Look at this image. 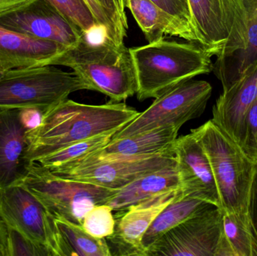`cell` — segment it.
Segmentation results:
<instances>
[{
	"instance_id": "7",
	"label": "cell",
	"mask_w": 257,
	"mask_h": 256,
	"mask_svg": "<svg viewBox=\"0 0 257 256\" xmlns=\"http://www.w3.org/2000/svg\"><path fill=\"white\" fill-rule=\"evenodd\" d=\"M212 93V87L205 81L183 83L156 98L152 105L133 121L116 132L112 140L145 133L164 127L181 126L200 117Z\"/></svg>"
},
{
	"instance_id": "22",
	"label": "cell",
	"mask_w": 257,
	"mask_h": 256,
	"mask_svg": "<svg viewBox=\"0 0 257 256\" xmlns=\"http://www.w3.org/2000/svg\"><path fill=\"white\" fill-rule=\"evenodd\" d=\"M213 207L215 206L199 198L184 196L181 193L160 212L145 232L142 240L145 256L148 248L169 230L189 218Z\"/></svg>"
},
{
	"instance_id": "34",
	"label": "cell",
	"mask_w": 257,
	"mask_h": 256,
	"mask_svg": "<svg viewBox=\"0 0 257 256\" xmlns=\"http://www.w3.org/2000/svg\"><path fill=\"white\" fill-rule=\"evenodd\" d=\"M31 0H0V15Z\"/></svg>"
},
{
	"instance_id": "25",
	"label": "cell",
	"mask_w": 257,
	"mask_h": 256,
	"mask_svg": "<svg viewBox=\"0 0 257 256\" xmlns=\"http://www.w3.org/2000/svg\"><path fill=\"white\" fill-rule=\"evenodd\" d=\"M223 227L235 256H257V235L248 218L223 211Z\"/></svg>"
},
{
	"instance_id": "5",
	"label": "cell",
	"mask_w": 257,
	"mask_h": 256,
	"mask_svg": "<svg viewBox=\"0 0 257 256\" xmlns=\"http://www.w3.org/2000/svg\"><path fill=\"white\" fill-rule=\"evenodd\" d=\"M53 66L6 71L0 78V109H36L45 114L71 93L87 90L75 72Z\"/></svg>"
},
{
	"instance_id": "30",
	"label": "cell",
	"mask_w": 257,
	"mask_h": 256,
	"mask_svg": "<svg viewBox=\"0 0 257 256\" xmlns=\"http://www.w3.org/2000/svg\"><path fill=\"white\" fill-rule=\"evenodd\" d=\"M85 1L90 6L93 15L96 17V20L100 24L101 27L106 32L108 39L115 45H124L123 44L124 39L119 34L118 31L110 21L105 9L101 6L98 0H85Z\"/></svg>"
},
{
	"instance_id": "19",
	"label": "cell",
	"mask_w": 257,
	"mask_h": 256,
	"mask_svg": "<svg viewBox=\"0 0 257 256\" xmlns=\"http://www.w3.org/2000/svg\"><path fill=\"white\" fill-rule=\"evenodd\" d=\"M200 44L212 56L218 54L235 19L233 0H187Z\"/></svg>"
},
{
	"instance_id": "4",
	"label": "cell",
	"mask_w": 257,
	"mask_h": 256,
	"mask_svg": "<svg viewBox=\"0 0 257 256\" xmlns=\"http://www.w3.org/2000/svg\"><path fill=\"white\" fill-rule=\"evenodd\" d=\"M191 132L199 138L208 155L222 210L248 218L249 195L256 162L212 120Z\"/></svg>"
},
{
	"instance_id": "17",
	"label": "cell",
	"mask_w": 257,
	"mask_h": 256,
	"mask_svg": "<svg viewBox=\"0 0 257 256\" xmlns=\"http://www.w3.org/2000/svg\"><path fill=\"white\" fill-rule=\"evenodd\" d=\"M68 48L0 25V66L5 70L51 66Z\"/></svg>"
},
{
	"instance_id": "31",
	"label": "cell",
	"mask_w": 257,
	"mask_h": 256,
	"mask_svg": "<svg viewBox=\"0 0 257 256\" xmlns=\"http://www.w3.org/2000/svg\"><path fill=\"white\" fill-rule=\"evenodd\" d=\"M105 9L108 18L115 27L123 39L126 36L128 30L127 18L126 12L120 9L117 0H98Z\"/></svg>"
},
{
	"instance_id": "28",
	"label": "cell",
	"mask_w": 257,
	"mask_h": 256,
	"mask_svg": "<svg viewBox=\"0 0 257 256\" xmlns=\"http://www.w3.org/2000/svg\"><path fill=\"white\" fill-rule=\"evenodd\" d=\"M6 227L9 256H53L46 246L34 241L10 225H6Z\"/></svg>"
},
{
	"instance_id": "29",
	"label": "cell",
	"mask_w": 257,
	"mask_h": 256,
	"mask_svg": "<svg viewBox=\"0 0 257 256\" xmlns=\"http://www.w3.org/2000/svg\"><path fill=\"white\" fill-rule=\"evenodd\" d=\"M243 151L252 160L257 159V98L244 117L243 129Z\"/></svg>"
},
{
	"instance_id": "8",
	"label": "cell",
	"mask_w": 257,
	"mask_h": 256,
	"mask_svg": "<svg viewBox=\"0 0 257 256\" xmlns=\"http://www.w3.org/2000/svg\"><path fill=\"white\" fill-rule=\"evenodd\" d=\"M223 211L213 207L163 234L146 256H235L223 232Z\"/></svg>"
},
{
	"instance_id": "33",
	"label": "cell",
	"mask_w": 257,
	"mask_h": 256,
	"mask_svg": "<svg viewBox=\"0 0 257 256\" xmlns=\"http://www.w3.org/2000/svg\"><path fill=\"white\" fill-rule=\"evenodd\" d=\"M0 256H9L8 255L7 227L1 219H0Z\"/></svg>"
},
{
	"instance_id": "3",
	"label": "cell",
	"mask_w": 257,
	"mask_h": 256,
	"mask_svg": "<svg viewBox=\"0 0 257 256\" xmlns=\"http://www.w3.org/2000/svg\"><path fill=\"white\" fill-rule=\"evenodd\" d=\"M51 66L70 68L85 83L87 90L99 92L113 102L137 93V76L130 48L107 39H90L84 33L76 46L66 50Z\"/></svg>"
},
{
	"instance_id": "6",
	"label": "cell",
	"mask_w": 257,
	"mask_h": 256,
	"mask_svg": "<svg viewBox=\"0 0 257 256\" xmlns=\"http://www.w3.org/2000/svg\"><path fill=\"white\" fill-rule=\"evenodd\" d=\"M22 184L53 214L80 225L90 209L105 204L118 191L61 177L37 162L30 165Z\"/></svg>"
},
{
	"instance_id": "15",
	"label": "cell",
	"mask_w": 257,
	"mask_h": 256,
	"mask_svg": "<svg viewBox=\"0 0 257 256\" xmlns=\"http://www.w3.org/2000/svg\"><path fill=\"white\" fill-rule=\"evenodd\" d=\"M29 128L21 109H0V192L22 184L31 162L27 159Z\"/></svg>"
},
{
	"instance_id": "13",
	"label": "cell",
	"mask_w": 257,
	"mask_h": 256,
	"mask_svg": "<svg viewBox=\"0 0 257 256\" xmlns=\"http://www.w3.org/2000/svg\"><path fill=\"white\" fill-rule=\"evenodd\" d=\"M173 151L183 195L203 200L221 209L212 168L199 138L192 132L177 138Z\"/></svg>"
},
{
	"instance_id": "11",
	"label": "cell",
	"mask_w": 257,
	"mask_h": 256,
	"mask_svg": "<svg viewBox=\"0 0 257 256\" xmlns=\"http://www.w3.org/2000/svg\"><path fill=\"white\" fill-rule=\"evenodd\" d=\"M0 25L67 48L76 46L84 33L47 0H31L0 15Z\"/></svg>"
},
{
	"instance_id": "32",
	"label": "cell",
	"mask_w": 257,
	"mask_h": 256,
	"mask_svg": "<svg viewBox=\"0 0 257 256\" xmlns=\"http://www.w3.org/2000/svg\"><path fill=\"white\" fill-rule=\"evenodd\" d=\"M247 216L250 225L257 235V169L250 187L247 205Z\"/></svg>"
},
{
	"instance_id": "23",
	"label": "cell",
	"mask_w": 257,
	"mask_h": 256,
	"mask_svg": "<svg viewBox=\"0 0 257 256\" xmlns=\"http://www.w3.org/2000/svg\"><path fill=\"white\" fill-rule=\"evenodd\" d=\"M63 256H112L106 239L97 238L81 225L54 215Z\"/></svg>"
},
{
	"instance_id": "12",
	"label": "cell",
	"mask_w": 257,
	"mask_h": 256,
	"mask_svg": "<svg viewBox=\"0 0 257 256\" xmlns=\"http://www.w3.org/2000/svg\"><path fill=\"white\" fill-rule=\"evenodd\" d=\"M182 193L181 188L156 195L114 213L115 228L107 237L111 255L145 256L142 240L160 212Z\"/></svg>"
},
{
	"instance_id": "9",
	"label": "cell",
	"mask_w": 257,
	"mask_h": 256,
	"mask_svg": "<svg viewBox=\"0 0 257 256\" xmlns=\"http://www.w3.org/2000/svg\"><path fill=\"white\" fill-rule=\"evenodd\" d=\"M233 2V25L213 63L212 72L221 82L223 91L257 61V0Z\"/></svg>"
},
{
	"instance_id": "14",
	"label": "cell",
	"mask_w": 257,
	"mask_h": 256,
	"mask_svg": "<svg viewBox=\"0 0 257 256\" xmlns=\"http://www.w3.org/2000/svg\"><path fill=\"white\" fill-rule=\"evenodd\" d=\"M173 165H176V160L172 149L151 157L79 165L54 174L108 189H120L145 174Z\"/></svg>"
},
{
	"instance_id": "21",
	"label": "cell",
	"mask_w": 257,
	"mask_h": 256,
	"mask_svg": "<svg viewBox=\"0 0 257 256\" xmlns=\"http://www.w3.org/2000/svg\"><path fill=\"white\" fill-rule=\"evenodd\" d=\"M181 188V180L176 165L148 173L118 189L105 204L113 211L124 210L157 195Z\"/></svg>"
},
{
	"instance_id": "18",
	"label": "cell",
	"mask_w": 257,
	"mask_h": 256,
	"mask_svg": "<svg viewBox=\"0 0 257 256\" xmlns=\"http://www.w3.org/2000/svg\"><path fill=\"white\" fill-rule=\"evenodd\" d=\"M179 129L176 127L160 128L145 133L111 140L102 150L83 161L78 166L163 154L173 149Z\"/></svg>"
},
{
	"instance_id": "24",
	"label": "cell",
	"mask_w": 257,
	"mask_h": 256,
	"mask_svg": "<svg viewBox=\"0 0 257 256\" xmlns=\"http://www.w3.org/2000/svg\"><path fill=\"white\" fill-rule=\"evenodd\" d=\"M115 133L116 132H108L71 144L66 148L39 159L37 163L54 173L72 169L102 150L112 140Z\"/></svg>"
},
{
	"instance_id": "16",
	"label": "cell",
	"mask_w": 257,
	"mask_h": 256,
	"mask_svg": "<svg viewBox=\"0 0 257 256\" xmlns=\"http://www.w3.org/2000/svg\"><path fill=\"white\" fill-rule=\"evenodd\" d=\"M256 98L257 61L229 90L223 91L213 108V121L241 147L244 117Z\"/></svg>"
},
{
	"instance_id": "2",
	"label": "cell",
	"mask_w": 257,
	"mask_h": 256,
	"mask_svg": "<svg viewBox=\"0 0 257 256\" xmlns=\"http://www.w3.org/2000/svg\"><path fill=\"white\" fill-rule=\"evenodd\" d=\"M137 76L139 101L156 99L198 75L212 72L211 53L197 42L162 39L130 48Z\"/></svg>"
},
{
	"instance_id": "1",
	"label": "cell",
	"mask_w": 257,
	"mask_h": 256,
	"mask_svg": "<svg viewBox=\"0 0 257 256\" xmlns=\"http://www.w3.org/2000/svg\"><path fill=\"white\" fill-rule=\"evenodd\" d=\"M140 112L122 102L105 105L78 103L69 99L43 114L36 127L27 132V159H39L76 142L111 132H118Z\"/></svg>"
},
{
	"instance_id": "20",
	"label": "cell",
	"mask_w": 257,
	"mask_h": 256,
	"mask_svg": "<svg viewBox=\"0 0 257 256\" xmlns=\"http://www.w3.org/2000/svg\"><path fill=\"white\" fill-rule=\"evenodd\" d=\"M126 8L130 9L148 43L164 39L166 36H178L198 43L194 31L152 0H127Z\"/></svg>"
},
{
	"instance_id": "10",
	"label": "cell",
	"mask_w": 257,
	"mask_h": 256,
	"mask_svg": "<svg viewBox=\"0 0 257 256\" xmlns=\"http://www.w3.org/2000/svg\"><path fill=\"white\" fill-rule=\"evenodd\" d=\"M0 219L46 246L53 256H63L54 214L24 185L0 192Z\"/></svg>"
},
{
	"instance_id": "36",
	"label": "cell",
	"mask_w": 257,
	"mask_h": 256,
	"mask_svg": "<svg viewBox=\"0 0 257 256\" xmlns=\"http://www.w3.org/2000/svg\"><path fill=\"white\" fill-rule=\"evenodd\" d=\"M7 70H5L4 69H3V68L0 66V78H1L2 76H3V75H4L5 72H6Z\"/></svg>"
},
{
	"instance_id": "35",
	"label": "cell",
	"mask_w": 257,
	"mask_h": 256,
	"mask_svg": "<svg viewBox=\"0 0 257 256\" xmlns=\"http://www.w3.org/2000/svg\"><path fill=\"white\" fill-rule=\"evenodd\" d=\"M118 1L119 5H120V9L123 12H125V9L126 8V3H127V0H117Z\"/></svg>"
},
{
	"instance_id": "37",
	"label": "cell",
	"mask_w": 257,
	"mask_h": 256,
	"mask_svg": "<svg viewBox=\"0 0 257 256\" xmlns=\"http://www.w3.org/2000/svg\"><path fill=\"white\" fill-rule=\"evenodd\" d=\"M256 164H257V159H256Z\"/></svg>"
},
{
	"instance_id": "27",
	"label": "cell",
	"mask_w": 257,
	"mask_h": 256,
	"mask_svg": "<svg viewBox=\"0 0 257 256\" xmlns=\"http://www.w3.org/2000/svg\"><path fill=\"white\" fill-rule=\"evenodd\" d=\"M84 230L97 238H107L112 235L115 228V219L112 208L108 204H96L83 219Z\"/></svg>"
},
{
	"instance_id": "26",
	"label": "cell",
	"mask_w": 257,
	"mask_h": 256,
	"mask_svg": "<svg viewBox=\"0 0 257 256\" xmlns=\"http://www.w3.org/2000/svg\"><path fill=\"white\" fill-rule=\"evenodd\" d=\"M47 1L91 39H108L106 32L101 27L85 0Z\"/></svg>"
}]
</instances>
